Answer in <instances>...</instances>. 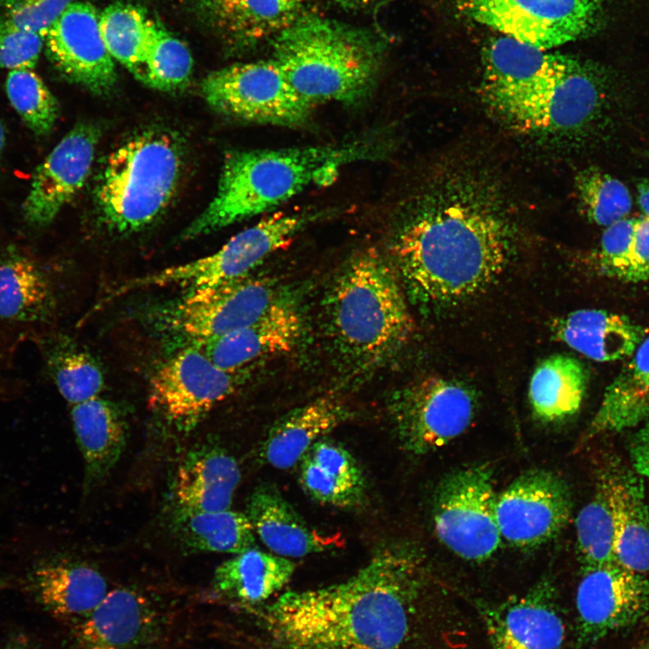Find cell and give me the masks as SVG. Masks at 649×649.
<instances>
[{
	"mask_svg": "<svg viewBox=\"0 0 649 649\" xmlns=\"http://www.w3.org/2000/svg\"><path fill=\"white\" fill-rule=\"evenodd\" d=\"M270 42L272 59L297 94L313 105L365 100L386 52V41L375 31L308 10Z\"/></svg>",
	"mask_w": 649,
	"mask_h": 649,
	"instance_id": "cell-5",
	"label": "cell"
},
{
	"mask_svg": "<svg viewBox=\"0 0 649 649\" xmlns=\"http://www.w3.org/2000/svg\"><path fill=\"white\" fill-rule=\"evenodd\" d=\"M598 481L612 508L617 562L644 574L649 571V509L642 484L631 471L613 463L601 471Z\"/></svg>",
	"mask_w": 649,
	"mask_h": 649,
	"instance_id": "cell-27",
	"label": "cell"
},
{
	"mask_svg": "<svg viewBox=\"0 0 649 649\" xmlns=\"http://www.w3.org/2000/svg\"><path fill=\"white\" fill-rule=\"evenodd\" d=\"M169 526L179 543L192 552L237 554L255 544L246 514L230 509L206 512L173 505Z\"/></svg>",
	"mask_w": 649,
	"mask_h": 649,
	"instance_id": "cell-35",
	"label": "cell"
},
{
	"mask_svg": "<svg viewBox=\"0 0 649 649\" xmlns=\"http://www.w3.org/2000/svg\"><path fill=\"white\" fill-rule=\"evenodd\" d=\"M423 570L416 550L388 544L348 580L286 592L254 612L279 649H400Z\"/></svg>",
	"mask_w": 649,
	"mask_h": 649,
	"instance_id": "cell-2",
	"label": "cell"
},
{
	"mask_svg": "<svg viewBox=\"0 0 649 649\" xmlns=\"http://www.w3.org/2000/svg\"><path fill=\"white\" fill-rule=\"evenodd\" d=\"M587 387V373L574 357L555 354L543 360L532 374L528 398L535 419L556 425L580 410Z\"/></svg>",
	"mask_w": 649,
	"mask_h": 649,
	"instance_id": "cell-34",
	"label": "cell"
},
{
	"mask_svg": "<svg viewBox=\"0 0 649 649\" xmlns=\"http://www.w3.org/2000/svg\"><path fill=\"white\" fill-rule=\"evenodd\" d=\"M324 310L333 346L361 370L390 359L414 331L396 270L376 248L363 249L346 261L326 294Z\"/></svg>",
	"mask_w": 649,
	"mask_h": 649,
	"instance_id": "cell-4",
	"label": "cell"
},
{
	"mask_svg": "<svg viewBox=\"0 0 649 649\" xmlns=\"http://www.w3.org/2000/svg\"><path fill=\"white\" fill-rule=\"evenodd\" d=\"M481 613L491 649H560L564 641L557 590L548 577Z\"/></svg>",
	"mask_w": 649,
	"mask_h": 649,
	"instance_id": "cell-20",
	"label": "cell"
},
{
	"mask_svg": "<svg viewBox=\"0 0 649 649\" xmlns=\"http://www.w3.org/2000/svg\"><path fill=\"white\" fill-rule=\"evenodd\" d=\"M572 59L508 36L493 38L483 53L487 99L518 96L550 87L563 76Z\"/></svg>",
	"mask_w": 649,
	"mask_h": 649,
	"instance_id": "cell-23",
	"label": "cell"
},
{
	"mask_svg": "<svg viewBox=\"0 0 649 649\" xmlns=\"http://www.w3.org/2000/svg\"><path fill=\"white\" fill-rule=\"evenodd\" d=\"M555 339L597 361L631 356L646 330L629 317L600 309H580L551 323Z\"/></svg>",
	"mask_w": 649,
	"mask_h": 649,
	"instance_id": "cell-28",
	"label": "cell"
},
{
	"mask_svg": "<svg viewBox=\"0 0 649 649\" xmlns=\"http://www.w3.org/2000/svg\"><path fill=\"white\" fill-rule=\"evenodd\" d=\"M575 527L582 568L617 562L612 508L599 481L592 498L580 510Z\"/></svg>",
	"mask_w": 649,
	"mask_h": 649,
	"instance_id": "cell-39",
	"label": "cell"
},
{
	"mask_svg": "<svg viewBox=\"0 0 649 649\" xmlns=\"http://www.w3.org/2000/svg\"><path fill=\"white\" fill-rule=\"evenodd\" d=\"M73 0H0V24L46 38L51 25Z\"/></svg>",
	"mask_w": 649,
	"mask_h": 649,
	"instance_id": "cell-43",
	"label": "cell"
},
{
	"mask_svg": "<svg viewBox=\"0 0 649 649\" xmlns=\"http://www.w3.org/2000/svg\"><path fill=\"white\" fill-rule=\"evenodd\" d=\"M180 141L165 130L132 136L106 160L95 188L102 222L119 233L144 229L164 211L178 187Z\"/></svg>",
	"mask_w": 649,
	"mask_h": 649,
	"instance_id": "cell-6",
	"label": "cell"
},
{
	"mask_svg": "<svg viewBox=\"0 0 649 649\" xmlns=\"http://www.w3.org/2000/svg\"><path fill=\"white\" fill-rule=\"evenodd\" d=\"M237 2L238 0H198L197 10L202 21L216 32Z\"/></svg>",
	"mask_w": 649,
	"mask_h": 649,
	"instance_id": "cell-47",
	"label": "cell"
},
{
	"mask_svg": "<svg viewBox=\"0 0 649 649\" xmlns=\"http://www.w3.org/2000/svg\"><path fill=\"white\" fill-rule=\"evenodd\" d=\"M638 203L645 216L649 218V181H642L637 186Z\"/></svg>",
	"mask_w": 649,
	"mask_h": 649,
	"instance_id": "cell-51",
	"label": "cell"
},
{
	"mask_svg": "<svg viewBox=\"0 0 649 649\" xmlns=\"http://www.w3.org/2000/svg\"><path fill=\"white\" fill-rule=\"evenodd\" d=\"M71 421L85 467V485L103 480L119 461L127 442L128 425L115 403L96 397L72 406Z\"/></svg>",
	"mask_w": 649,
	"mask_h": 649,
	"instance_id": "cell-29",
	"label": "cell"
},
{
	"mask_svg": "<svg viewBox=\"0 0 649 649\" xmlns=\"http://www.w3.org/2000/svg\"><path fill=\"white\" fill-rule=\"evenodd\" d=\"M44 43L45 37L39 33L0 24V67L33 69Z\"/></svg>",
	"mask_w": 649,
	"mask_h": 649,
	"instance_id": "cell-45",
	"label": "cell"
},
{
	"mask_svg": "<svg viewBox=\"0 0 649 649\" xmlns=\"http://www.w3.org/2000/svg\"><path fill=\"white\" fill-rule=\"evenodd\" d=\"M571 507L563 478L544 469L529 470L497 495V523L502 539L510 545L535 549L559 535Z\"/></svg>",
	"mask_w": 649,
	"mask_h": 649,
	"instance_id": "cell-16",
	"label": "cell"
},
{
	"mask_svg": "<svg viewBox=\"0 0 649 649\" xmlns=\"http://www.w3.org/2000/svg\"><path fill=\"white\" fill-rule=\"evenodd\" d=\"M575 182L581 207L592 223L607 227L630 213L629 190L611 175L590 168L580 172Z\"/></svg>",
	"mask_w": 649,
	"mask_h": 649,
	"instance_id": "cell-42",
	"label": "cell"
},
{
	"mask_svg": "<svg viewBox=\"0 0 649 649\" xmlns=\"http://www.w3.org/2000/svg\"><path fill=\"white\" fill-rule=\"evenodd\" d=\"M462 7L502 35L546 50L592 36L606 22L603 0H462Z\"/></svg>",
	"mask_w": 649,
	"mask_h": 649,
	"instance_id": "cell-12",
	"label": "cell"
},
{
	"mask_svg": "<svg viewBox=\"0 0 649 649\" xmlns=\"http://www.w3.org/2000/svg\"><path fill=\"white\" fill-rule=\"evenodd\" d=\"M377 152L369 141L231 151L224 158L214 198L183 231L181 238L206 235L269 211L308 186L331 183L341 168Z\"/></svg>",
	"mask_w": 649,
	"mask_h": 649,
	"instance_id": "cell-3",
	"label": "cell"
},
{
	"mask_svg": "<svg viewBox=\"0 0 649 649\" xmlns=\"http://www.w3.org/2000/svg\"><path fill=\"white\" fill-rule=\"evenodd\" d=\"M602 94L599 71L573 58L555 84L526 95L489 102L514 127L556 133L580 129L590 122L601 105Z\"/></svg>",
	"mask_w": 649,
	"mask_h": 649,
	"instance_id": "cell-15",
	"label": "cell"
},
{
	"mask_svg": "<svg viewBox=\"0 0 649 649\" xmlns=\"http://www.w3.org/2000/svg\"><path fill=\"white\" fill-rule=\"evenodd\" d=\"M200 89L216 112L251 123L299 126L308 121L314 107L292 87L272 59L212 71L203 78Z\"/></svg>",
	"mask_w": 649,
	"mask_h": 649,
	"instance_id": "cell-10",
	"label": "cell"
},
{
	"mask_svg": "<svg viewBox=\"0 0 649 649\" xmlns=\"http://www.w3.org/2000/svg\"><path fill=\"white\" fill-rule=\"evenodd\" d=\"M649 279V218L636 219L624 281Z\"/></svg>",
	"mask_w": 649,
	"mask_h": 649,
	"instance_id": "cell-46",
	"label": "cell"
},
{
	"mask_svg": "<svg viewBox=\"0 0 649 649\" xmlns=\"http://www.w3.org/2000/svg\"><path fill=\"white\" fill-rule=\"evenodd\" d=\"M158 22L142 6L126 2L113 3L99 14L100 31L110 55L142 82Z\"/></svg>",
	"mask_w": 649,
	"mask_h": 649,
	"instance_id": "cell-38",
	"label": "cell"
},
{
	"mask_svg": "<svg viewBox=\"0 0 649 649\" xmlns=\"http://www.w3.org/2000/svg\"><path fill=\"white\" fill-rule=\"evenodd\" d=\"M10 370L0 361V403L21 397L27 388L26 381L10 373Z\"/></svg>",
	"mask_w": 649,
	"mask_h": 649,
	"instance_id": "cell-49",
	"label": "cell"
},
{
	"mask_svg": "<svg viewBox=\"0 0 649 649\" xmlns=\"http://www.w3.org/2000/svg\"><path fill=\"white\" fill-rule=\"evenodd\" d=\"M580 646L649 619V580L617 562L582 568L576 592Z\"/></svg>",
	"mask_w": 649,
	"mask_h": 649,
	"instance_id": "cell-17",
	"label": "cell"
},
{
	"mask_svg": "<svg viewBox=\"0 0 649 649\" xmlns=\"http://www.w3.org/2000/svg\"><path fill=\"white\" fill-rule=\"evenodd\" d=\"M245 370L229 371L195 346L169 357L151 379L150 404L179 431L195 428L209 411L232 395Z\"/></svg>",
	"mask_w": 649,
	"mask_h": 649,
	"instance_id": "cell-14",
	"label": "cell"
},
{
	"mask_svg": "<svg viewBox=\"0 0 649 649\" xmlns=\"http://www.w3.org/2000/svg\"><path fill=\"white\" fill-rule=\"evenodd\" d=\"M295 568L288 558L251 547L215 569L213 589L223 598L252 608L282 590Z\"/></svg>",
	"mask_w": 649,
	"mask_h": 649,
	"instance_id": "cell-33",
	"label": "cell"
},
{
	"mask_svg": "<svg viewBox=\"0 0 649 649\" xmlns=\"http://www.w3.org/2000/svg\"><path fill=\"white\" fill-rule=\"evenodd\" d=\"M3 584L2 579L0 578V586Z\"/></svg>",
	"mask_w": 649,
	"mask_h": 649,
	"instance_id": "cell-55",
	"label": "cell"
},
{
	"mask_svg": "<svg viewBox=\"0 0 649 649\" xmlns=\"http://www.w3.org/2000/svg\"><path fill=\"white\" fill-rule=\"evenodd\" d=\"M350 416L339 398L324 396L289 412L270 430L261 448L262 459L285 470L298 463L307 450Z\"/></svg>",
	"mask_w": 649,
	"mask_h": 649,
	"instance_id": "cell-31",
	"label": "cell"
},
{
	"mask_svg": "<svg viewBox=\"0 0 649 649\" xmlns=\"http://www.w3.org/2000/svg\"><path fill=\"white\" fill-rule=\"evenodd\" d=\"M476 411L472 391L440 376L425 378L400 391L391 403L399 443L423 455L448 444L471 425Z\"/></svg>",
	"mask_w": 649,
	"mask_h": 649,
	"instance_id": "cell-13",
	"label": "cell"
},
{
	"mask_svg": "<svg viewBox=\"0 0 649 649\" xmlns=\"http://www.w3.org/2000/svg\"><path fill=\"white\" fill-rule=\"evenodd\" d=\"M635 222L636 219L626 217L606 227L599 253L602 273L624 280Z\"/></svg>",
	"mask_w": 649,
	"mask_h": 649,
	"instance_id": "cell-44",
	"label": "cell"
},
{
	"mask_svg": "<svg viewBox=\"0 0 649 649\" xmlns=\"http://www.w3.org/2000/svg\"><path fill=\"white\" fill-rule=\"evenodd\" d=\"M298 480L315 501L348 508L359 506L365 498L362 471L341 443L323 437L299 461Z\"/></svg>",
	"mask_w": 649,
	"mask_h": 649,
	"instance_id": "cell-30",
	"label": "cell"
},
{
	"mask_svg": "<svg viewBox=\"0 0 649 649\" xmlns=\"http://www.w3.org/2000/svg\"><path fill=\"white\" fill-rule=\"evenodd\" d=\"M46 54L67 79L98 95L108 94L117 75L99 25V14L88 2H72L45 38Z\"/></svg>",
	"mask_w": 649,
	"mask_h": 649,
	"instance_id": "cell-18",
	"label": "cell"
},
{
	"mask_svg": "<svg viewBox=\"0 0 649 649\" xmlns=\"http://www.w3.org/2000/svg\"><path fill=\"white\" fill-rule=\"evenodd\" d=\"M192 68L187 46L158 22L146 55L142 83L164 92L178 91L187 85Z\"/></svg>",
	"mask_w": 649,
	"mask_h": 649,
	"instance_id": "cell-41",
	"label": "cell"
},
{
	"mask_svg": "<svg viewBox=\"0 0 649 649\" xmlns=\"http://www.w3.org/2000/svg\"><path fill=\"white\" fill-rule=\"evenodd\" d=\"M5 146V130L0 121V156Z\"/></svg>",
	"mask_w": 649,
	"mask_h": 649,
	"instance_id": "cell-53",
	"label": "cell"
},
{
	"mask_svg": "<svg viewBox=\"0 0 649 649\" xmlns=\"http://www.w3.org/2000/svg\"><path fill=\"white\" fill-rule=\"evenodd\" d=\"M245 514L261 542L285 558L324 552L343 542L338 534L309 526L273 484H261L253 489Z\"/></svg>",
	"mask_w": 649,
	"mask_h": 649,
	"instance_id": "cell-25",
	"label": "cell"
},
{
	"mask_svg": "<svg viewBox=\"0 0 649 649\" xmlns=\"http://www.w3.org/2000/svg\"><path fill=\"white\" fill-rule=\"evenodd\" d=\"M317 214L275 213L233 236L215 252L123 282L110 294L151 287L175 286L192 292L221 286L248 276L265 258L288 244Z\"/></svg>",
	"mask_w": 649,
	"mask_h": 649,
	"instance_id": "cell-7",
	"label": "cell"
},
{
	"mask_svg": "<svg viewBox=\"0 0 649 649\" xmlns=\"http://www.w3.org/2000/svg\"><path fill=\"white\" fill-rule=\"evenodd\" d=\"M310 0H238L216 31L232 51L257 46L294 23Z\"/></svg>",
	"mask_w": 649,
	"mask_h": 649,
	"instance_id": "cell-37",
	"label": "cell"
},
{
	"mask_svg": "<svg viewBox=\"0 0 649 649\" xmlns=\"http://www.w3.org/2000/svg\"><path fill=\"white\" fill-rule=\"evenodd\" d=\"M4 649H27V647L21 641L14 640L8 643Z\"/></svg>",
	"mask_w": 649,
	"mask_h": 649,
	"instance_id": "cell-52",
	"label": "cell"
},
{
	"mask_svg": "<svg viewBox=\"0 0 649 649\" xmlns=\"http://www.w3.org/2000/svg\"><path fill=\"white\" fill-rule=\"evenodd\" d=\"M33 344L47 374L69 405L99 397L105 378L93 355L58 331L42 336Z\"/></svg>",
	"mask_w": 649,
	"mask_h": 649,
	"instance_id": "cell-36",
	"label": "cell"
},
{
	"mask_svg": "<svg viewBox=\"0 0 649 649\" xmlns=\"http://www.w3.org/2000/svg\"><path fill=\"white\" fill-rule=\"evenodd\" d=\"M279 297L267 278L246 276L221 286L185 292L155 313V324L189 345L212 341L261 316Z\"/></svg>",
	"mask_w": 649,
	"mask_h": 649,
	"instance_id": "cell-11",
	"label": "cell"
},
{
	"mask_svg": "<svg viewBox=\"0 0 649 649\" xmlns=\"http://www.w3.org/2000/svg\"><path fill=\"white\" fill-rule=\"evenodd\" d=\"M632 649H649V638L643 640Z\"/></svg>",
	"mask_w": 649,
	"mask_h": 649,
	"instance_id": "cell-54",
	"label": "cell"
},
{
	"mask_svg": "<svg viewBox=\"0 0 649 649\" xmlns=\"http://www.w3.org/2000/svg\"><path fill=\"white\" fill-rule=\"evenodd\" d=\"M648 416L649 337L644 338L606 388L584 439L632 428Z\"/></svg>",
	"mask_w": 649,
	"mask_h": 649,
	"instance_id": "cell-32",
	"label": "cell"
},
{
	"mask_svg": "<svg viewBox=\"0 0 649 649\" xmlns=\"http://www.w3.org/2000/svg\"><path fill=\"white\" fill-rule=\"evenodd\" d=\"M241 472L223 447L205 443L192 449L179 464L173 482V505L196 511L230 509Z\"/></svg>",
	"mask_w": 649,
	"mask_h": 649,
	"instance_id": "cell-26",
	"label": "cell"
},
{
	"mask_svg": "<svg viewBox=\"0 0 649 649\" xmlns=\"http://www.w3.org/2000/svg\"><path fill=\"white\" fill-rule=\"evenodd\" d=\"M398 209L391 263L407 293L422 304L448 306L474 297L510 260L513 205L498 176L484 164H440Z\"/></svg>",
	"mask_w": 649,
	"mask_h": 649,
	"instance_id": "cell-1",
	"label": "cell"
},
{
	"mask_svg": "<svg viewBox=\"0 0 649 649\" xmlns=\"http://www.w3.org/2000/svg\"><path fill=\"white\" fill-rule=\"evenodd\" d=\"M346 11H362L377 5L380 0H331Z\"/></svg>",
	"mask_w": 649,
	"mask_h": 649,
	"instance_id": "cell-50",
	"label": "cell"
},
{
	"mask_svg": "<svg viewBox=\"0 0 649 649\" xmlns=\"http://www.w3.org/2000/svg\"><path fill=\"white\" fill-rule=\"evenodd\" d=\"M493 469L474 464L442 479L434 496L433 522L439 541L466 561L483 562L499 548Z\"/></svg>",
	"mask_w": 649,
	"mask_h": 649,
	"instance_id": "cell-9",
	"label": "cell"
},
{
	"mask_svg": "<svg viewBox=\"0 0 649 649\" xmlns=\"http://www.w3.org/2000/svg\"><path fill=\"white\" fill-rule=\"evenodd\" d=\"M60 290L53 265L14 244L0 247V361L13 369L20 347L56 331Z\"/></svg>",
	"mask_w": 649,
	"mask_h": 649,
	"instance_id": "cell-8",
	"label": "cell"
},
{
	"mask_svg": "<svg viewBox=\"0 0 649 649\" xmlns=\"http://www.w3.org/2000/svg\"><path fill=\"white\" fill-rule=\"evenodd\" d=\"M163 616L151 600L127 588L108 591L87 617L72 625L75 649H151Z\"/></svg>",
	"mask_w": 649,
	"mask_h": 649,
	"instance_id": "cell-21",
	"label": "cell"
},
{
	"mask_svg": "<svg viewBox=\"0 0 649 649\" xmlns=\"http://www.w3.org/2000/svg\"><path fill=\"white\" fill-rule=\"evenodd\" d=\"M100 129L78 123L36 168L23 204L26 223L36 228L50 224L85 184L92 168Z\"/></svg>",
	"mask_w": 649,
	"mask_h": 649,
	"instance_id": "cell-19",
	"label": "cell"
},
{
	"mask_svg": "<svg viewBox=\"0 0 649 649\" xmlns=\"http://www.w3.org/2000/svg\"><path fill=\"white\" fill-rule=\"evenodd\" d=\"M5 89L14 109L34 134L51 132L59 117V104L33 69L10 70Z\"/></svg>",
	"mask_w": 649,
	"mask_h": 649,
	"instance_id": "cell-40",
	"label": "cell"
},
{
	"mask_svg": "<svg viewBox=\"0 0 649 649\" xmlns=\"http://www.w3.org/2000/svg\"><path fill=\"white\" fill-rule=\"evenodd\" d=\"M27 578L37 601L72 625L91 613L108 593L107 582L99 571L67 557L42 558L33 564Z\"/></svg>",
	"mask_w": 649,
	"mask_h": 649,
	"instance_id": "cell-24",
	"label": "cell"
},
{
	"mask_svg": "<svg viewBox=\"0 0 649 649\" xmlns=\"http://www.w3.org/2000/svg\"><path fill=\"white\" fill-rule=\"evenodd\" d=\"M630 453L635 472L649 480V421L635 435Z\"/></svg>",
	"mask_w": 649,
	"mask_h": 649,
	"instance_id": "cell-48",
	"label": "cell"
},
{
	"mask_svg": "<svg viewBox=\"0 0 649 649\" xmlns=\"http://www.w3.org/2000/svg\"><path fill=\"white\" fill-rule=\"evenodd\" d=\"M302 332L298 309L279 297L251 324L217 339L189 346L199 349L223 370L241 371L257 361L292 351Z\"/></svg>",
	"mask_w": 649,
	"mask_h": 649,
	"instance_id": "cell-22",
	"label": "cell"
}]
</instances>
